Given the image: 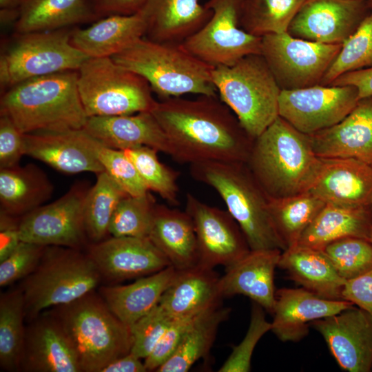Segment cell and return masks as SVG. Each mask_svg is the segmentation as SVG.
Here are the masks:
<instances>
[{"mask_svg": "<svg viewBox=\"0 0 372 372\" xmlns=\"http://www.w3.org/2000/svg\"><path fill=\"white\" fill-rule=\"evenodd\" d=\"M244 0H208L209 20L185 39L184 48L207 64L231 65L242 57L260 54L261 37L245 32L240 25Z\"/></svg>", "mask_w": 372, "mask_h": 372, "instance_id": "11", "label": "cell"}, {"mask_svg": "<svg viewBox=\"0 0 372 372\" xmlns=\"http://www.w3.org/2000/svg\"><path fill=\"white\" fill-rule=\"evenodd\" d=\"M200 314L174 319L152 353L144 359L147 371H156L172 356L185 334Z\"/></svg>", "mask_w": 372, "mask_h": 372, "instance_id": "48", "label": "cell"}, {"mask_svg": "<svg viewBox=\"0 0 372 372\" xmlns=\"http://www.w3.org/2000/svg\"><path fill=\"white\" fill-rule=\"evenodd\" d=\"M371 371H372V368H371Z\"/></svg>", "mask_w": 372, "mask_h": 372, "instance_id": "60", "label": "cell"}, {"mask_svg": "<svg viewBox=\"0 0 372 372\" xmlns=\"http://www.w3.org/2000/svg\"><path fill=\"white\" fill-rule=\"evenodd\" d=\"M178 163H247L254 139L218 96L195 99L171 97L157 101L151 110Z\"/></svg>", "mask_w": 372, "mask_h": 372, "instance_id": "1", "label": "cell"}, {"mask_svg": "<svg viewBox=\"0 0 372 372\" xmlns=\"http://www.w3.org/2000/svg\"><path fill=\"white\" fill-rule=\"evenodd\" d=\"M185 211L194 224L199 264L226 268L251 251L241 229L227 210L204 203L187 193Z\"/></svg>", "mask_w": 372, "mask_h": 372, "instance_id": "15", "label": "cell"}, {"mask_svg": "<svg viewBox=\"0 0 372 372\" xmlns=\"http://www.w3.org/2000/svg\"><path fill=\"white\" fill-rule=\"evenodd\" d=\"M28 323L19 371L82 372L73 343L53 313L45 311Z\"/></svg>", "mask_w": 372, "mask_h": 372, "instance_id": "19", "label": "cell"}, {"mask_svg": "<svg viewBox=\"0 0 372 372\" xmlns=\"http://www.w3.org/2000/svg\"><path fill=\"white\" fill-rule=\"evenodd\" d=\"M23 0H0V9H20Z\"/></svg>", "mask_w": 372, "mask_h": 372, "instance_id": "56", "label": "cell"}, {"mask_svg": "<svg viewBox=\"0 0 372 372\" xmlns=\"http://www.w3.org/2000/svg\"><path fill=\"white\" fill-rule=\"evenodd\" d=\"M174 319L159 304L156 306L131 327L133 337L131 352L141 359H145Z\"/></svg>", "mask_w": 372, "mask_h": 372, "instance_id": "46", "label": "cell"}, {"mask_svg": "<svg viewBox=\"0 0 372 372\" xmlns=\"http://www.w3.org/2000/svg\"><path fill=\"white\" fill-rule=\"evenodd\" d=\"M49 311L70 338L82 372H101L112 360L131 352V327L113 313L96 290Z\"/></svg>", "mask_w": 372, "mask_h": 372, "instance_id": "6", "label": "cell"}, {"mask_svg": "<svg viewBox=\"0 0 372 372\" xmlns=\"http://www.w3.org/2000/svg\"><path fill=\"white\" fill-rule=\"evenodd\" d=\"M45 246L21 241L17 249L0 262V286H10L31 274L38 266Z\"/></svg>", "mask_w": 372, "mask_h": 372, "instance_id": "47", "label": "cell"}, {"mask_svg": "<svg viewBox=\"0 0 372 372\" xmlns=\"http://www.w3.org/2000/svg\"><path fill=\"white\" fill-rule=\"evenodd\" d=\"M309 190L326 203L351 206L372 203V165L353 158H320Z\"/></svg>", "mask_w": 372, "mask_h": 372, "instance_id": "23", "label": "cell"}, {"mask_svg": "<svg viewBox=\"0 0 372 372\" xmlns=\"http://www.w3.org/2000/svg\"><path fill=\"white\" fill-rule=\"evenodd\" d=\"M230 309L220 304L200 314L185 334L172 356L156 369L157 372H186L206 355L215 340L219 325Z\"/></svg>", "mask_w": 372, "mask_h": 372, "instance_id": "35", "label": "cell"}, {"mask_svg": "<svg viewBox=\"0 0 372 372\" xmlns=\"http://www.w3.org/2000/svg\"><path fill=\"white\" fill-rule=\"evenodd\" d=\"M265 309L254 302L250 323L242 341L233 350L219 369V372H248L254 350L260 338L271 329V322L267 320Z\"/></svg>", "mask_w": 372, "mask_h": 372, "instance_id": "44", "label": "cell"}, {"mask_svg": "<svg viewBox=\"0 0 372 372\" xmlns=\"http://www.w3.org/2000/svg\"><path fill=\"white\" fill-rule=\"evenodd\" d=\"M360 1H368V0H360Z\"/></svg>", "mask_w": 372, "mask_h": 372, "instance_id": "59", "label": "cell"}, {"mask_svg": "<svg viewBox=\"0 0 372 372\" xmlns=\"http://www.w3.org/2000/svg\"><path fill=\"white\" fill-rule=\"evenodd\" d=\"M54 186L37 165L0 169V211L21 218L48 200Z\"/></svg>", "mask_w": 372, "mask_h": 372, "instance_id": "33", "label": "cell"}, {"mask_svg": "<svg viewBox=\"0 0 372 372\" xmlns=\"http://www.w3.org/2000/svg\"><path fill=\"white\" fill-rule=\"evenodd\" d=\"M329 85H353L358 91L359 99L372 96V67L347 72Z\"/></svg>", "mask_w": 372, "mask_h": 372, "instance_id": "53", "label": "cell"}, {"mask_svg": "<svg viewBox=\"0 0 372 372\" xmlns=\"http://www.w3.org/2000/svg\"><path fill=\"white\" fill-rule=\"evenodd\" d=\"M282 250H251L245 256L225 268L220 278L223 298L243 295L272 314L276 302L274 273Z\"/></svg>", "mask_w": 372, "mask_h": 372, "instance_id": "24", "label": "cell"}, {"mask_svg": "<svg viewBox=\"0 0 372 372\" xmlns=\"http://www.w3.org/2000/svg\"><path fill=\"white\" fill-rule=\"evenodd\" d=\"M123 152L134 165L149 191L157 193L170 205H178V172L159 161L157 149L141 146Z\"/></svg>", "mask_w": 372, "mask_h": 372, "instance_id": "41", "label": "cell"}, {"mask_svg": "<svg viewBox=\"0 0 372 372\" xmlns=\"http://www.w3.org/2000/svg\"><path fill=\"white\" fill-rule=\"evenodd\" d=\"M190 174L220 195L251 250L286 249L272 223L268 196L246 163H196L190 165Z\"/></svg>", "mask_w": 372, "mask_h": 372, "instance_id": "4", "label": "cell"}, {"mask_svg": "<svg viewBox=\"0 0 372 372\" xmlns=\"http://www.w3.org/2000/svg\"><path fill=\"white\" fill-rule=\"evenodd\" d=\"M147 22L141 12L110 15L86 28L71 30L70 43L90 58L112 57L145 37Z\"/></svg>", "mask_w": 372, "mask_h": 372, "instance_id": "29", "label": "cell"}, {"mask_svg": "<svg viewBox=\"0 0 372 372\" xmlns=\"http://www.w3.org/2000/svg\"><path fill=\"white\" fill-rule=\"evenodd\" d=\"M261 38L260 54L281 90L320 84L342 46L296 38L287 32Z\"/></svg>", "mask_w": 372, "mask_h": 372, "instance_id": "12", "label": "cell"}, {"mask_svg": "<svg viewBox=\"0 0 372 372\" xmlns=\"http://www.w3.org/2000/svg\"><path fill=\"white\" fill-rule=\"evenodd\" d=\"M342 299L362 309L372 316V269L345 281Z\"/></svg>", "mask_w": 372, "mask_h": 372, "instance_id": "50", "label": "cell"}, {"mask_svg": "<svg viewBox=\"0 0 372 372\" xmlns=\"http://www.w3.org/2000/svg\"><path fill=\"white\" fill-rule=\"evenodd\" d=\"M148 238L176 269L198 264L194 227L186 211L156 204Z\"/></svg>", "mask_w": 372, "mask_h": 372, "instance_id": "30", "label": "cell"}, {"mask_svg": "<svg viewBox=\"0 0 372 372\" xmlns=\"http://www.w3.org/2000/svg\"><path fill=\"white\" fill-rule=\"evenodd\" d=\"M19 16V9H0V21L3 26L17 22Z\"/></svg>", "mask_w": 372, "mask_h": 372, "instance_id": "55", "label": "cell"}, {"mask_svg": "<svg viewBox=\"0 0 372 372\" xmlns=\"http://www.w3.org/2000/svg\"><path fill=\"white\" fill-rule=\"evenodd\" d=\"M23 294L19 286L0 296V367L19 371L25 328Z\"/></svg>", "mask_w": 372, "mask_h": 372, "instance_id": "37", "label": "cell"}, {"mask_svg": "<svg viewBox=\"0 0 372 372\" xmlns=\"http://www.w3.org/2000/svg\"><path fill=\"white\" fill-rule=\"evenodd\" d=\"M156 204L149 192L140 196H125L112 216L109 234L115 237L148 238Z\"/></svg>", "mask_w": 372, "mask_h": 372, "instance_id": "42", "label": "cell"}, {"mask_svg": "<svg viewBox=\"0 0 372 372\" xmlns=\"http://www.w3.org/2000/svg\"><path fill=\"white\" fill-rule=\"evenodd\" d=\"M101 282L85 251L45 246L35 270L19 285L23 294L25 321L29 322L46 309L95 291Z\"/></svg>", "mask_w": 372, "mask_h": 372, "instance_id": "7", "label": "cell"}, {"mask_svg": "<svg viewBox=\"0 0 372 372\" xmlns=\"http://www.w3.org/2000/svg\"><path fill=\"white\" fill-rule=\"evenodd\" d=\"M91 186L79 182L59 198L21 218V241L83 250L90 243L85 228L84 203Z\"/></svg>", "mask_w": 372, "mask_h": 372, "instance_id": "13", "label": "cell"}, {"mask_svg": "<svg viewBox=\"0 0 372 372\" xmlns=\"http://www.w3.org/2000/svg\"><path fill=\"white\" fill-rule=\"evenodd\" d=\"M278 267L307 290L324 298L342 300L346 280L322 250L297 244L282 251Z\"/></svg>", "mask_w": 372, "mask_h": 372, "instance_id": "31", "label": "cell"}, {"mask_svg": "<svg viewBox=\"0 0 372 372\" xmlns=\"http://www.w3.org/2000/svg\"><path fill=\"white\" fill-rule=\"evenodd\" d=\"M268 197H285L309 190L321 158L310 136L280 116L254 140L246 163Z\"/></svg>", "mask_w": 372, "mask_h": 372, "instance_id": "3", "label": "cell"}, {"mask_svg": "<svg viewBox=\"0 0 372 372\" xmlns=\"http://www.w3.org/2000/svg\"><path fill=\"white\" fill-rule=\"evenodd\" d=\"M99 141L84 129L23 134V153L67 174L104 172L96 152Z\"/></svg>", "mask_w": 372, "mask_h": 372, "instance_id": "20", "label": "cell"}, {"mask_svg": "<svg viewBox=\"0 0 372 372\" xmlns=\"http://www.w3.org/2000/svg\"><path fill=\"white\" fill-rule=\"evenodd\" d=\"M369 67H372V10L342 44L320 85H329L343 74Z\"/></svg>", "mask_w": 372, "mask_h": 372, "instance_id": "40", "label": "cell"}, {"mask_svg": "<svg viewBox=\"0 0 372 372\" xmlns=\"http://www.w3.org/2000/svg\"><path fill=\"white\" fill-rule=\"evenodd\" d=\"M320 158H353L372 165V96L358 100L338 124L309 134Z\"/></svg>", "mask_w": 372, "mask_h": 372, "instance_id": "22", "label": "cell"}, {"mask_svg": "<svg viewBox=\"0 0 372 372\" xmlns=\"http://www.w3.org/2000/svg\"><path fill=\"white\" fill-rule=\"evenodd\" d=\"M304 1L244 0L240 27L258 37L287 32Z\"/></svg>", "mask_w": 372, "mask_h": 372, "instance_id": "39", "label": "cell"}, {"mask_svg": "<svg viewBox=\"0 0 372 372\" xmlns=\"http://www.w3.org/2000/svg\"><path fill=\"white\" fill-rule=\"evenodd\" d=\"M100 19L92 0H23L17 34L51 31Z\"/></svg>", "mask_w": 372, "mask_h": 372, "instance_id": "34", "label": "cell"}, {"mask_svg": "<svg viewBox=\"0 0 372 372\" xmlns=\"http://www.w3.org/2000/svg\"><path fill=\"white\" fill-rule=\"evenodd\" d=\"M366 1L369 5V7L372 10V0H368Z\"/></svg>", "mask_w": 372, "mask_h": 372, "instance_id": "57", "label": "cell"}, {"mask_svg": "<svg viewBox=\"0 0 372 372\" xmlns=\"http://www.w3.org/2000/svg\"><path fill=\"white\" fill-rule=\"evenodd\" d=\"M96 152L104 172L126 193L140 196L149 192L134 165L123 151L106 147L99 141Z\"/></svg>", "mask_w": 372, "mask_h": 372, "instance_id": "45", "label": "cell"}, {"mask_svg": "<svg viewBox=\"0 0 372 372\" xmlns=\"http://www.w3.org/2000/svg\"><path fill=\"white\" fill-rule=\"evenodd\" d=\"M220 276L200 264L178 270L158 304L174 318L193 316L220 304Z\"/></svg>", "mask_w": 372, "mask_h": 372, "instance_id": "26", "label": "cell"}, {"mask_svg": "<svg viewBox=\"0 0 372 372\" xmlns=\"http://www.w3.org/2000/svg\"><path fill=\"white\" fill-rule=\"evenodd\" d=\"M99 19L110 15H131L141 11L147 0H92Z\"/></svg>", "mask_w": 372, "mask_h": 372, "instance_id": "52", "label": "cell"}, {"mask_svg": "<svg viewBox=\"0 0 372 372\" xmlns=\"http://www.w3.org/2000/svg\"><path fill=\"white\" fill-rule=\"evenodd\" d=\"M359 100L353 85H322L282 90L278 101L279 116L296 130L312 134L343 120Z\"/></svg>", "mask_w": 372, "mask_h": 372, "instance_id": "14", "label": "cell"}, {"mask_svg": "<svg viewBox=\"0 0 372 372\" xmlns=\"http://www.w3.org/2000/svg\"><path fill=\"white\" fill-rule=\"evenodd\" d=\"M211 78L219 98L252 139L279 116L281 89L261 54L245 56L231 65L214 67Z\"/></svg>", "mask_w": 372, "mask_h": 372, "instance_id": "8", "label": "cell"}, {"mask_svg": "<svg viewBox=\"0 0 372 372\" xmlns=\"http://www.w3.org/2000/svg\"><path fill=\"white\" fill-rule=\"evenodd\" d=\"M371 209H372V203H371ZM369 241L372 243V226H371V236H370Z\"/></svg>", "mask_w": 372, "mask_h": 372, "instance_id": "58", "label": "cell"}, {"mask_svg": "<svg viewBox=\"0 0 372 372\" xmlns=\"http://www.w3.org/2000/svg\"><path fill=\"white\" fill-rule=\"evenodd\" d=\"M83 129L110 148L123 151L147 146L172 155L169 141L151 112L88 117Z\"/></svg>", "mask_w": 372, "mask_h": 372, "instance_id": "25", "label": "cell"}, {"mask_svg": "<svg viewBox=\"0 0 372 372\" xmlns=\"http://www.w3.org/2000/svg\"><path fill=\"white\" fill-rule=\"evenodd\" d=\"M147 371L144 362L130 352L119 357L106 365L101 372H145Z\"/></svg>", "mask_w": 372, "mask_h": 372, "instance_id": "54", "label": "cell"}, {"mask_svg": "<svg viewBox=\"0 0 372 372\" xmlns=\"http://www.w3.org/2000/svg\"><path fill=\"white\" fill-rule=\"evenodd\" d=\"M20 220L19 217L0 211V262L7 258L21 242Z\"/></svg>", "mask_w": 372, "mask_h": 372, "instance_id": "51", "label": "cell"}, {"mask_svg": "<svg viewBox=\"0 0 372 372\" xmlns=\"http://www.w3.org/2000/svg\"><path fill=\"white\" fill-rule=\"evenodd\" d=\"M322 251L344 280L372 269V243L368 240L347 237L329 244Z\"/></svg>", "mask_w": 372, "mask_h": 372, "instance_id": "43", "label": "cell"}, {"mask_svg": "<svg viewBox=\"0 0 372 372\" xmlns=\"http://www.w3.org/2000/svg\"><path fill=\"white\" fill-rule=\"evenodd\" d=\"M77 71L79 92L87 117L151 112L157 102L143 76L112 57L88 58Z\"/></svg>", "mask_w": 372, "mask_h": 372, "instance_id": "9", "label": "cell"}, {"mask_svg": "<svg viewBox=\"0 0 372 372\" xmlns=\"http://www.w3.org/2000/svg\"><path fill=\"white\" fill-rule=\"evenodd\" d=\"M112 59L143 76L161 100L187 94L218 96L211 78L214 66L188 52L182 43L143 37Z\"/></svg>", "mask_w": 372, "mask_h": 372, "instance_id": "5", "label": "cell"}, {"mask_svg": "<svg viewBox=\"0 0 372 372\" xmlns=\"http://www.w3.org/2000/svg\"><path fill=\"white\" fill-rule=\"evenodd\" d=\"M366 1L304 0L287 32L325 44H342L370 12Z\"/></svg>", "mask_w": 372, "mask_h": 372, "instance_id": "17", "label": "cell"}, {"mask_svg": "<svg viewBox=\"0 0 372 372\" xmlns=\"http://www.w3.org/2000/svg\"><path fill=\"white\" fill-rule=\"evenodd\" d=\"M140 12L147 22L146 38L178 43L198 31L212 15L199 0H147Z\"/></svg>", "mask_w": 372, "mask_h": 372, "instance_id": "27", "label": "cell"}, {"mask_svg": "<svg viewBox=\"0 0 372 372\" xmlns=\"http://www.w3.org/2000/svg\"><path fill=\"white\" fill-rule=\"evenodd\" d=\"M371 226V205L326 203L303 232L298 244L322 250L329 244L347 237L370 240Z\"/></svg>", "mask_w": 372, "mask_h": 372, "instance_id": "32", "label": "cell"}, {"mask_svg": "<svg viewBox=\"0 0 372 372\" xmlns=\"http://www.w3.org/2000/svg\"><path fill=\"white\" fill-rule=\"evenodd\" d=\"M322 336L338 365L349 372L372 368V316L355 306L310 324Z\"/></svg>", "mask_w": 372, "mask_h": 372, "instance_id": "18", "label": "cell"}, {"mask_svg": "<svg viewBox=\"0 0 372 372\" xmlns=\"http://www.w3.org/2000/svg\"><path fill=\"white\" fill-rule=\"evenodd\" d=\"M178 269L172 265L154 273L137 278L124 285H106L99 287L98 293L113 313L131 327L159 303Z\"/></svg>", "mask_w": 372, "mask_h": 372, "instance_id": "28", "label": "cell"}, {"mask_svg": "<svg viewBox=\"0 0 372 372\" xmlns=\"http://www.w3.org/2000/svg\"><path fill=\"white\" fill-rule=\"evenodd\" d=\"M68 28L17 34L0 56L1 90L23 81L78 70L88 58L70 43Z\"/></svg>", "mask_w": 372, "mask_h": 372, "instance_id": "10", "label": "cell"}, {"mask_svg": "<svg viewBox=\"0 0 372 372\" xmlns=\"http://www.w3.org/2000/svg\"><path fill=\"white\" fill-rule=\"evenodd\" d=\"M325 204L308 190L285 197H268L272 223L286 249L298 244Z\"/></svg>", "mask_w": 372, "mask_h": 372, "instance_id": "36", "label": "cell"}, {"mask_svg": "<svg viewBox=\"0 0 372 372\" xmlns=\"http://www.w3.org/2000/svg\"><path fill=\"white\" fill-rule=\"evenodd\" d=\"M354 306L347 300L322 298L303 287L282 288L276 291L271 331L282 342H297L308 335L312 322Z\"/></svg>", "mask_w": 372, "mask_h": 372, "instance_id": "21", "label": "cell"}, {"mask_svg": "<svg viewBox=\"0 0 372 372\" xmlns=\"http://www.w3.org/2000/svg\"><path fill=\"white\" fill-rule=\"evenodd\" d=\"M77 79V70H67L17 83L1 94L0 114L23 134L83 129L88 117Z\"/></svg>", "mask_w": 372, "mask_h": 372, "instance_id": "2", "label": "cell"}, {"mask_svg": "<svg viewBox=\"0 0 372 372\" xmlns=\"http://www.w3.org/2000/svg\"><path fill=\"white\" fill-rule=\"evenodd\" d=\"M85 252L107 285L139 278L171 265L147 237H115L90 243Z\"/></svg>", "mask_w": 372, "mask_h": 372, "instance_id": "16", "label": "cell"}, {"mask_svg": "<svg viewBox=\"0 0 372 372\" xmlns=\"http://www.w3.org/2000/svg\"><path fill=\"white\" fill-rule=\"evenodd\" d=\"M127 193L105 172L96 175L84 203V223L90 243L105 238L112 216L119 202Z\"/></svg>", "mask_w": 372, "mask_h": 372, "instance_id": "38", "label": "cell"}, {"mask_svg": "<svg viewBox=\"0 0 372 372\" xmlns=\"http://www.w3.org/2000/svg\"><path fill=\"white\" fill-rule=\"evenodd\" d=\"M23 153V134L6 114H0V169L19 165Z\"/></svg>", "mask_w": 372, "mask_h": 372, "instance_id": "49", "label": "cell"}]
</instances>
